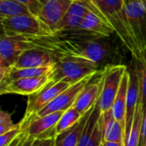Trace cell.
Listing matches in <instances>:
<instances>
[{"mask_svg": "<svg viewBox=\"0 0 146 146\" xmlns=\"http://www.w3.org/2000/svg\"><path fill=\"white\" fill-rule=\"evenodd\" d=\"M90 9L108 21L114 27L115 33L121 40L132 58L139 59V51L124 16V0H85Z\"/></svg>", "mask_w": 146, "mask_h": 146, "instance_id": "6da1fadb", "label": "cell"}, {"mask_svg": "<svg viewBox=\"0 0 146 146\" xmlns=\"http://www.w3.org/2000/svg\"><path fill=\"white\" fill-rule=\"evenodd\" d=\"M101 69L92 61L88 59L65 56L58 59L55 64L52 73V81H66L70 84H75L84 78L99 73Z\"/></svg>", "mask_w": 146, "mask_h": 146, "instance_id": "7a4b0ae2", "label": "cell"}, {"mask_svg": "<svg viewBox=\"0 0 146 146\" xmlns=\"http://www.w3.org/2000/svg\"><path fill=\"white\" fill-rule=\"evenodd\" d=\"M1 25L4 35L7 36H48L53 33L35 15H22L8 18H1Z\"/></svg>", "mask_w": 146, "mask_h": 146, "instance_id": "3957f363", "label": "cell"}, {"mask_svg": "<svg viewBox=\"0 0 146 146\" xmlns=\"http://www.w3.org/2000/svg\"><path fill=\"white\" fill-rule=\"evenodd\" d=\"M74 84H70L66 81H51L47 86H45L40 92L28 96L27 107L22 120L19 122L21 130L25 129L30 122L33 121L34 116L45 106H47L52 100H54L59 94L63 92L68 87Z\"/></svg>", "mask_w": 146, "mask_h": 146, "instance_id": "277c9868", "label": "cell"}, {"mask_svg": "<svg viewBox=\"0 0 146 146\" xmlns=\"http://www.w3.org/2000/svg\"><path fill=\"white\" fill-rule=\"evenodd\" d=\"M127 70V66L125 64L107 66L102 70V88L98 102L102 113L107 112L112 109L123 75Z\"/></svg>", "mask_w": 146, "mask_h": 146, "instance_id": "5b68a950", "label": "cell"}, {"mask_svg": "<svg viewBox=\"0 0 146 146\" xmlns=\"http://www.w3.org/2000/svg\"><path fill=\"white\" fill-rule=\"evenodd\" d=\"M123 13L141 53L146 48V0H124Z\"/></svg>", "mask_w": 146, "mask_h": 146, "instance_id": "8992f818", "label": "cell"}, {"mask_svg": "<svg viewBox=\"0 0 146 146\" xmlns=\"http://www.w3.org/2000/svg\"><path fill=\"white\" fill-rule=\"evenodd\" d=\"M34 48L27 36L2 34L0 40V74L12 67L24 51Z\"/></svg>", "mask_w": 146, "mask_h": 146, "instance_id": "52a82bcc", "label": "cell"}, {"mask_svg": "<svg viewBox=\"0 0 146 146\" xmlns=\"http://www.w3.org/2000/svg\"><path fill=\"white\" fill-rule=\"evenodd\" d=\"M96 74L87 76V77L84 78L83 80H80L79 82L72 85L70 87H68L63 92L59 94L47 106H45L43 110H41L34 116L33 121L35 120L36 118L42 117V116H44V115H50L52 113H56V112H59V111H66L69 108L73 107V105H74L76 98H78L79 94L92 80V79L95 77Z\"/></svg>", "mask_w": 146, "mask_h": 146, "instance_id": "ba28073f", "label": "cell"}, {"mask_svg": "<svg viewBox=\"0 0 146 146\" xmlns=\"http://www.w3.org/2000/svg\"><path fill=\"white\" fill-rule=\"evenodd\" d=\"M52 73L39 77L19 79L0 85V94H16L27 97L33 95L43 90L52 81Z\"/></svg>", "mask_w": 146, "mask_h": 146, "instance_id": "9c48e42d", "label": "cell"}, {"mask_svg": "<svg viewBox=\"0 0 146 146\" xmlns=\"http://www.w3.org/2000/svg\"><path fill=\"white\" fill-rule=\"evenodd\" d=\"M73 0H47L38 18L55 33L58 24L73 3Z\"/></svg>", "mask_w": 146, "mask_h": 146, "instance_id": "30bf717a", "label": "cell"}, {"mask_svg": "<svg viewBox=\"0 0 146 146\" xmlns=\"http://www.w3.org/2000/svg\"><path fill=\"white\" fill-rule=\"evenodd\" d=\"M58 57L50 51L34 48L24 51L12 66L15 68H44L54 66Z\"/></svg>", "mask_w": 146, "mask_h": 146, "instance_id": "8fae6325", "label": "cell"}, {"mask_svg": "<svg viewBox=\"0 0 146 146\" xmlns=\"http://www.w3.org/2000/svg\"><path fill=\"white\" fill-rule=\"evenodd\" d=\"M101 74L102 70L95 75L92 80L79 94L73 105L82 115L90 111L98 102L102 88Z\"/></svg>", "mask_w": 146, "mask_h": 146, "instance_id": "7c38bea8", "label": "cell"}, {"mask_svg": "<svg viewBox=\"0 0 146 146\" xmlns=\"http://www.w3.org/2000/svg\"><path fill=\"white\" fill-rule=\"evenodd\" d=\"M64 111L52 113L33 120L25 129L26 135L30 139L55 138V127Z\"/></svg>", "mask_w": 146, "mask_h": 146, "instance_id": "4fadbf2b", "label": "cell"}, {"mask_svg": "<svg viewBox=\"0 0 146 146\" xmlns=\"http://www.w3.org/2000/svg\"><path fill=\"white\" fill-rule=\"evenodd\" d=\"M90 10L86 1H74L57 26L56 31L78 29Z\"/></svg>", "mask_w": 146, "mask_h": 146, "instance_id": "5bb4252c", "label": "cell"}, {"mask_svg": "<svg viewBox=\"0 0 146 146\" xmlns=\"http://www.w3.org/2000/svg\"><path fill=\"white\" fill-rule=\"evenodd\" d=\"M104 129V140L121 143L126 146V135L124 127L115 119L112 109L107 112H101Z\"/></svg>", "mask_w": 146, "mask_h": 146, "instance_id": "9a60e30c", "label": "cell"}, {"mask_svg": "<svg viewBox=\"0 0 146 146\" xmlns=\"http://www.w3.org/2000/svg\"><path fill=\"white\" fill-rule=\"evenodd\" d=\"M54 68L55 65L51 67L30 68H15L14 67H10L3 74H0V85L6 84L19 79L44 76L51 74L54 71Z\"/></svg>", "mask_w": 146, "mask_h": 146, "instance_id": "2e32d148", "label": "cell"}, {"mask_svg": "<svg viewBox=\"0 0 146 146\" xmlns=\"http://www.w3.org/2000/svg\"><path fill=\"white\" fill-rule=\"evenodd\" d=\"M80 28L103 36H111L115 33L114 27L108 21L104 20L98 14L92 12L91 9L85 16Z\"/></svg>", "mask_w": 146, "mask_h": 146, "instance_id": "e0dca14e", "label": "cell"}, {"mask_svg": "<svg viewBox=\"0 0 146 146\" xmlns=\"http://www.w3.org/2000/svg\"><path fill=\"white\" fill-rule=\"evenodd\" d=\"M129 81L128 69L123 75L118 94L112 106V111L115 119L124 127H126V112H127V96Z\"/></svg>", "mask_w": 146, "mask_h": 146, "instance_id": "ac0fdd59", "label": "cell"}, {"mask_svg": "<svg viewBox=\"0 0 146 146\" xmlns=\"http://www.w3.org/2000/svg\"><path fill=\"white\" fill-rule=\"evenodd\" d=\"M92 109L88 111L78 123L55 138L56 146H78L83 129L92 113Z\"/></svg>", "mask_w": 146, "mask_h": 146, "instance_id": "d6986e66", "label": "cell"}, {"mask_svg": "<svg viewBox=\"0 0 146 146\" xmlns=\"http://www.w3.org/2000/svg\"><path fill=\"white\" fill-rule=\"evenodd\" d=\"M143 116H144V104H143L142 96L140 94V97L137 104L136 111L134 114L133 125H132L130 133L127 138L126 146H139Z\"/></svg>", "mask_w": 146, "mask_h": 146, "instance_id": "ffe728a7", "label": "cell"}, {"mask_svg": "<svg viewBox=\"0 0 146 146\" xmlns=\"http://www.w3.org/2000/svg\"><path fill=\"white\" fill-rule=\"evenodd\" d=\"M83 116L74 107L64 111L55 127V138L78 123Z\"/></svg>", "mask_w": 146, "mask_h": 146, "instance_id": "44dd1931", "label": "cell"}, {"mask_svg": "<svg viewBox=\"0 0 146 146\" xmlns=\"http://www.w3.org/2000/svg\"><path fill=\"white\" fill-rule=\"evenodd\" d=\"M22 15H32L29 9L16 0H0L1 18H8Z\"/></svg>", "mask_w": 146, "mask_h": 146, "instance_id": "7402d4cb", "label": "cell"}, {"mask_svg": "<svg viewBox=\"0 0 146 146\" xmlns=\"http://www.w3.org/2000/svg\"><path fill=\"white\" fill-rule=\"evenodd\" d=\"M100 115H101V110L98 107V104H97L93 107L92 113L85 125V127H84L82 134L80 136L78 146H87L88 143L91 140V138L92 136V133L94 132L95 127L97 125V122H98Z\"/></svg>", "mask_w": 146, "mask_h": 146, "instance_id": "603a6c76", "label": "cell"}, {"mask_svg": "<svg viewBox=\"0 0 146 146\" xmlns=\"http://www.w3.org/2000/svg\"><path fill=\"white\" fill-rule=\"evenodd\" d=\"M135 64V68L139 78L140 84V94L142 96L143 104H146V48L142 53V56L139 59L132 58Z\"/></svg>", "mask_w": 146, "mask_h": 146, "instance_id": "cb8c5ba5", "label": "cell"}, {"mask_svg": "<svg viewBox=\"0 0 146 146\" xmlns=\"http://www.w3.org/2000/svg\"><path fill=\"white\" fill-rule=\"evenodd\" d=\"M18 124H15L12 121L11 115L4 110L0 111V135L15 128Z\"/></svg>", "mask_w": 146, "mask_h": 146, "instance_id": "d4e9b609", "label": "cell"}, {"mask_svg": "<svg viewBox=\"0 0 146 146\" xmlns=\"http://www.w3.org/2000/svg\"><path fill=\"white\" fill-rule=\"evenodd\" d=\"M103 141H104V129H103V123L100 115L97 122V125L95 127L92 136L91 138V140L88 143L87 146H102Z\"/></svg>", "mask_w": 146, "mask_h": 146, "instance_id": "484cf974", "label": "cell"}, {"mask_svg": "<svg viewBox=\"0 0 146 146\" xmlns=\"http://www.w3.org/2000/svg\"><path fill=\"white\" fill-rule=\"evenodd\" d=\"M21 132L22 130L18 123V126L15 128L0 135V146H9L21 133Z\"/></svg>", "mask_w": 146, "mask_h": 146, "instance_id": "4316f807", "label": "cell"}, {"mask_svg": "<svg viewBox=\"0 0 146 146\" xmlns=\"http://www.w3.org/2000/svg\"><path fill=\"white\" fill-rule=\"evenodd\" d=\"M23 4H25L30 10L33 15L38 17L40 10L47 2V0H16Z\"/></svg>", "mask_w": 146, "mask_h": 146, "instance_id": "83f0119b", "label": "cell"}, {"mask_svg": "<svg viewBox=\"0 0 146 146\" xmlns=\"http://www.w3.org/2000/svg\"><path fill=\"white\" fill-rule=\"evenodd\" d=\"M146 144V104L144 105V116L142 121V127H141V137H140V144L139 146H144Z\"/></svg>", "mask_w": 146, "mask_h": 146, "instance_id": "f1b7e54d", "label": "cell"}, {"mask_svg": "<svg viewBox=\"0 0 146 146\" xmlns=\"http://www.w3.org/2000/svg\"><path fill=\"white\" fill-rule=\"evenodd\" d=\"M102 146H125V145L117 142H111V141H103Z\"/></svg>", "mask_w": 146, "mask_h": 146, "instance_id": "f546056e", "label": "cell"}, {"mask_svg": "<svg viewBox=\"0 0 146 146\" xmlns=\"http://www.w3.org/2000/svg\"><path fill=\"white\" fill-rule=\"evenodd\" d=\"M73 1H85V0H73Z\"/></svg>", "mask_w": 146, "mask_h": 146, "instance_id": "4dcf8cb0", "label": "cell"}, {"mask_svg": "<svg viewBox=\"0 0 146 146\" xmlns=\"http://www.w3.org/2000/svg\"><path fill=\"white\" fill-rule=\"evenodd\" d=\"M53 146H56V145H55V143H54V145H53Z\"/></svg>", "mask_w": 146, "mask_h": 146, "instance_id": "1f68e13d", "label": "cell"}, {"mask_svg": "<svg viewBox=\"0 0 146 146\" xmlns=\"http://www.w3.org/2000/svg\"><path fill=\"white\" fill-rule=\"evenodd\" d=\"M144 146H146V144H145V145H144Z\"/></svg>", "mask_w": 146, "mask_h": 146, "instance_id": "d6a6232c", "label": "cell"}]
</instances>
